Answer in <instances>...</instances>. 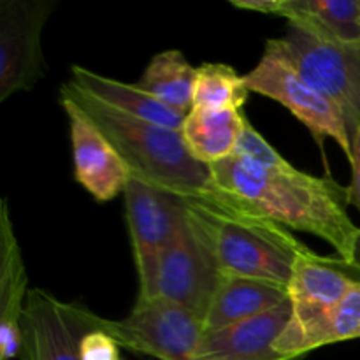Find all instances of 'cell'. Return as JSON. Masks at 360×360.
<instances>
[{"instance_id":"cell-13","label":"cell","mask_w":360,"mask_h":360,"mask_svg":"<svg viewBox=\"0 0 360 360\" xmlns=\"http://www.w3.org/2000/svg\"><path fill=\"white\" fill-rule=\"evenodd\" d=\"M292 316V301L220 330L204 334L195 360H288L274 348Z\"/></svg>"},{"instance_id":"cell-19","label":"cell","mask_w":360,"mask_h":360,"mask_svg":"<svg viewBox=\"0 0 360 360\" xmlns=\"http://www.w3.org/2000/svg\"><path fill=\"white\" fill-rule=\"evenodd\" d=\"M278 16L333 41L360 46V0H281Z\"/></svg>"},{"instance_id":"cell-4","label":"cell","mask_w":360,"mask_h":360,"mask_svg":"<svg viewBox=\"0 0 360 360\" xmlns=\"http://www.w3.org/2000/svg\"><path fill=\"white\" fill-rule=\"evenodd\" d=\"M250 94H259L278 102L292 112L316 141L333 139L352 158V134L340 109L308 83L292 65L278 39L266 42L262 58L245 74Z\"/></svg>"},{"instance_id":"cell-2","label":"cell","mask_w":360,"mask_h":360,"mask_svg":"<svg viewBox=\"0 0 360 360\" xmlns=\"http://www.w3.org/2000/svg\"><path fill=\"white\" fill-rule=\"evenodd\" d=\"M183 202L210 241L224 276L255 278L288 288L295 260L313 252L287 227L246 210L214 183Z\"/></svg>"},{"instance_id":"cell-11","label":"cell","mask_w":360,"mask_h":360,"mask_svg":"<svg viewBox=\"0 0 360 360\" xmlns=\"http://www.w3.org/2000/svg\"><path fill=\"white\" fill-rule=\"evenodd\" d=\"M72 143L74 178L97 202H108L125 192L130 172L108 137L70 97L60 94Z\"/></svg>"},{"instance_id":"cell-10","label":"cell","mask_w":360,"mask_h":360,"mask_svg":"<svg viewBox=\"0 0 360 360\" xmlns=\"http://www.w3.org/2000/svg\"><path fill=\"white\" fill-rule=\"evenodd\" d=\"M91 329H97L94 311L34 288L21 315L20 359L79 360V341Z\"/></svg>"},{"instance_id":"cell-12","label":"cell","mask_w":360,"mask_h":360,"mask_svg":"<svg viewBox=\"0 0 360 360\" xmlns=\"http://www.w3.org/2000/svg\"><path fill=\"white\" fill-rule=\"evenodd\" d=\"M360 338V281L327 311L294 309L274 348L288 360H299L327 345Z\"/></svg>"},{"instance_id":"cell-22","label":"cell","mask_w":360,"mask_h":360,"mask_svg":"<svg viewBox=\"0 0 360 360\" xmlns=\"http://www.w3.org/2000/svg\"><path fill=\"white\" fill-rule=\"evenodd\" d=\"M234 155L236 157L246 158V160L250 162H255V164L267 169L292 167L290 162L285 160V158L281 157V153H278V151L267 143L266 137L250 123L248 118H246L245 127H243L241 137H239V143Z\"/></svg>"},{"instance_id":"cell-21","label":"cell","mask_w":360,"mask_h":360,"mask_svg":"<svg viewBox=\"0 0 360 360\" xmlns=\"http://www.w3.org/2000/svg\"><path fill=\"white\" fill-rule=\"evenodd\" d=\"M248 95L245 76H239L229 63L207 62L197 67L193 108L241 111Z\"/></svg>"},{"instance_id":"cell-3","label":"cell","mask_w":360,"mask_h":360,"mask_svg":"<svg viewBox=\"0 0 360 360\" xmlns=\"http://www.w3.org/2000/svg\"><path fill=\"white\" fill-rule=\"evenodd\" d=\"M60 94L72 98L108 137L134 178L181 199L199 195L213 183L210 165L192 157L181 130L165 129L115 111L81 91L70 81L62 84Z\"/></svg>"},{"instance_id":"cell-17","label":"cell","mask_w":360,"mask_h":360,"mask_svg":"<svg viewBox=\"0 0 360 360\" xmlns=\"http://www.w3.org/2000/svg\"><path fill=\"white\" fill-rule=\"evenodd\" d=\"M288 301L290 295L285 285L255 278L224 276L204 319V329L206 333L225 329L264 315Z\"/></svg>"},{"instance_id":"cell-5","label":"cell","mask_w":360,"mask_h":360,"mask_svg":"<svg viewBox=\"0 0 360 360\" xmlns=\"http://www.w3.org/2000/svg\"><path fill=\"white\" fill-rule=\"evenodd\" d=\"M302 77L341 111L348 130L360 127V46L343 44L297 23L278 39Z\"/></svg>"},{"instance_id":"cell-20","label":"cell","mask_w":360,"mask_h":360,"mask_svg":"<svg viewBox=\"0 0 360 360\" xmlns=\"http://www.w3.org/2000/svg\"><path fill=\"white\" fill-rule=\"evenodd\" d=\"M197 69L178 49L151 56L139 79V86L176 111L188 115L193 108Z\"/></svg>"},{"instance_id":"cell-1","label":"cell","mask_w":360,"mask_h":360,"mask_svg":"<svg viewBox=\"0 0 360 360\" xmlns=\"http://www.w3.org/2000/svg\"><path fill=\"white\" fill-rule=\"evenodd\" d=\"M214 186L246 210L259 213L288 231L306 232L329 243L338 257L354 264L360 227L347 207L348 188L333 178L308 174L294 165L267 169L241 157L210 165Z\"/></svg>"},{"instance_id":"cell-25","label":"cell","mask_w":360,"mask_h":360,"mask_svg":"<svg viewBox=\"0 0 360 360\" xmlns=\"http://www.w3.org/2000/svg\"><path fill=\"white\" fill-rule=\"evenodd\" d=\"M231 4L238 9L253 11L259 14H274V16H278L281 7V0H231Z\"/></svg>"},{"instance_id":"cell-7","label":"cell","mask_w":360,"mask_h":360,"mask_svg":"<svg viewBox=\"0 0 360 360\" xmlns=\"http://www.w3.org/2000/svg\"><path fill=\"white\" fill-rule=\"evenodd\" d=\"M221 280L224 274L210 241L186 213L160 257L155 297L176 302L204 322Z\"/></svg>"},{"instance_id":"cell-26","label":"cell","mask_w":360,"mask_h":360,"mask_svg":"<svg viewBox=\"0 0 360 360\" xmlns=\"http://www.w3.org/2000/svg\"><path fill=\"white\" fill-rule=\"evenodd\" d=\"M354 266H355V267H357V271H359V273H360V241H359V246H357V252H355Z\"/></svg>"},{"instance_id":"cell-9","label":"cell","mask_w":360,"mask_h":360,"mask_svg":"<svg viewBox=\"0 0 360 360\" xmlns=\"http://www.w3.org/2000/svg\"><path fill=\"white\" fill-rule=\"evenodd\" d=\"M55 0L0 2V102L28 91L44 74L42 30Z\"/></svg>"},{"instance_id":"cell-18","label":"cell","mask_w":360,"mask_h":360,"mask_svg":"<svg viewBox=\"0 0 360 360\" xmlns=\"http://www.w3.org/2000/svg\"><path fill=\"white\" fill-rule=\"evenodd\" d=\"M245 122L243 109L192 108L185 116L181 136L195 160L213 165L234 157Z\"/></svg>"},{"instance_id":"cell-14","label":"cell","mask_w":360,"mask_h":360,"mask_svg":"<svg viewBox=\"0 0 360 360\" xmlns=\"http://www.w3.org/2000/svg\"><path fill=\"white\" fill-rule=\"evenodd\" d=\"M28 274L11 220L7 199L0 206V360L21 354V315L28 299Z\"/></svg>"},{"instance_id":"cell-8","label":"cell","mask_w":360,"mask_h":360,"mask_svg":"<svg viewBox=\"0 0 360 360\" xmlns=\"http://www.w3.org/2000/svg\"><path fill=\"white\" fill-rule=\"evenodd\" d=\"M125 220L139 280L137 301L155 297L160 257L186 214L181 197L130 176L125 186Z\"/></svg>"},{"instance_id":"cell-15","label":"cell","mask_w":360,"mask_h":360,"mask_svg":"<svg viewBox=\"0 0 360 360\" xmlns=\"http://www.w3.org/2000/svg\"><path fill=\"white\" fill-rule=\"evenodd\" d=\"M360 281V273L354 264L343 259H329L315 252L295 260L288 281L294 309L327 311L334 308L352 287Z\"/></svg>"},{"instance_id":"cell-24","label":"cell","mask_w":360,"mask_h":360,"mask_svg":"<svg viewBox=\"0 0 360 360\" xmlns=\"http://www.w3.org/2000/svg\"><path fill=\"white\" fill-rule=\"evenodd\" d=\"M352 181L348 188V200L360 213V127L352 134Z\"/></svg>"},{"instance_id":"cell-6","label":"cell","mask_w":360,"mask_h":360,"mask_svg":"<svg viewBox=\"0 0 360 360\" xmlns=\"http://www.w3.org/2000/svg\"><path fill=\"white\" fill-rule=\"evenodd\" d=\"M95 327L115 338L122 348L160 360H195L206 334L199 316L164 297L137 301L123 320L95 315Z\"/></svg>"},{"instance_id":"cell-23","label":"cell","mask_w":360,"mask_h":360,"mask_svg":"<svg viewBox=\"0 0 360 360\" xmlns=\"http://www.w3.org/2000/svg\"><path fill=\"white\" fill-rule=\"evenodd\" d=\"M118 341L101 329H91L79 341V360H123Z\"/></svg>"},{"instance_id":"cell-16","label":"cell","mask_w":360,"mask_h":360,"mask_svg":"<svg viewBox=\"0 0 360 360\" xmlns=\"http://www.w3.org/2000/svg\"><path fill=\"white\" fill-rule=\"evenodd\" d=\"M70 74H72L70 83L74 86L108 108L136 120L165 127V129L181 130L186 115L169 108L167 104L143 90L139 84L123 83L115 77L101 76L79 65H72Z\"/></svg>"}]
</instances>
